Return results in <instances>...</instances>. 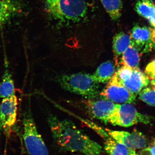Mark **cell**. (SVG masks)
Here are the masks:
<instances>
[{
	"label": "cell",
	"mask_w": 155,
	"mask_h": 155,
	"mask_svg": "<svg viewBox=\"0 0 155 155\" xmlns=\"http://www.w3.org/2000/svg\"><path fill=\"white\" fill-rule=\"evenodd\" d=\"M150 81V79L147 75L137 68L133 69L132 74L129 78L116 83L121 84L137 95L148 85Z\"/></svg>",
	"instance_id": "8fae6325"
},
{
	"label": "cell",
	"mask_w": 155,
	"mask_h": 155,
	"mask_svg": "<svg viewBox=\"0 0 155 155\" xmlns=\"http://www.w3.org/2000/svg\"><path fill=\"white\" fill-rule=\"evenodd\" d=\"M102 99L107 100L116 104H133L136 100V96L124 86L110 81L105 87L100 91Z\"/></svg>",
	"instance_id": "52a82bcc"
},
{
	"label": "cell",
	"mask_w": 155,
	"mask_h": 155,
	"mask_svg": "<svg viewBox=\"0 0 155 155\" xmlns=\"http://www.w3.org/2000/svg\"><path fill=\"white\" fill-rule=\"evenodd\" d=\"M145 74L150 79L155 78V59L148 64L146 68Z\"/></svg>",
	"instance_id": "7402d4cb"
},
{
	"label": "cell",
	"mask_w": 155,
	"mask_h": 155,
	"mask_svg": "<svg viewBox=\"0 0 155 155\" xmlns=\"http://www.w3.org/2000/svg\"><path fill=\"white\" fill-rule=\"evenodd\" d=\"M139 99L150 106L155 107V89L151 86L143 89L139 93Z\"/></svg>",
	"instance_id": "ffe728a7"
},
{
	"label": "cell",
	"mask_w": 155,
	"mask_h": 155,
	"mask_svg": "<svg viewBox=\"0 0 155 155\" xmlns=\"http://www.w3.org/2000/svg\"><path fill=\"white\" fill-rule=\"evenodd\" d=\"M24 8L19 0H0V27L10 23L24 14Z\"/></svg>",
	"instance_id": "30bf717a"
},
{
	"label": "cell",
	"mask_w": 155,
	"mask_h": 155,
	"mask_svg": "<svg viewBox=\"0 0 155 155\" xmlns=\"http://www.w3.org/2000/svg\"><path fill=\"white\" fill-rule=\"evenodd\" d=\"M154 144L155 145V141H154Z\"/></svg>",
	"instance_id": "484cf974"
},
{
	"label": "cell",
	"mask_w": 155,
	"mask_h": 155,
	"mask_svg": "<svg viewBox=\"0 0 155 155\" xmlns=\"http://www.w3.org/2000/svg\"><path fill=\"white\" fill-rule=\"evenodd\" d=\"M140 16L149 20L155 11V4L152 0H138L134 7Z\"/></svg>",
	"instance_id": "d6986e66"
},
{
	"label": "cell",
	"mask_w": 155,
	"mask_h": 155,
	"mask_svg": "<svg viewBox=\"0 0 155 155\" xmlns=\"http://www.w3.org/2000/svg\"><path fill=\"white\" fill-rule=\"evenodd\" d=\"M155 50V28H152L150 38L145 45L143 53H148Z\"/></svg>",
	"instance_id": "44dd1931"
},
{
	"label": "cell",
	"mask_w": 155,
	"mask_h": 155,
	"mask_svg": "<svg viewBox=\"0 0 155 155\" xmlns=\"http://www.w3.org/2000/svg\"><path fill=\"white\" fill-rule=\"evenodd\" d=\"M109 17L117 21L122 15L123 4L122 0H100Z\"/></svg>",
	"instance_id": "ac0fdd59"
},
{
	"label": "cell",
	"mask_w": 155,
	"mask_h": 155,
	"mask_svg": "<svg viewBox=\"0 0 155 155\" xmlns=\"http://www.w3.org/2000/svg\"><path fill=\"white\" fill-rule=\"evenodd\" d=\"M22 138L30 155H49L47 147L39 133L30 112L24 114L22 120Z\"/></svg>",
	"instance_id": "277c9868"
},
{
	"label": "cell",
	"mask_w": 155,
	"mask_h": 155,
	"mask_svg": "<svg viewBox=\"0 0 155 155\" xmlns=\"http://www.w3.org/2000/svg\"><path fill=\"white\" fill-rule=\"evenodd\" d=\"M139 51L138 49L133 45H130L121 56L122 66L133 69L138 68L140 60Z\"/></svg>",
	"instance_id": "2e32d148"
},
{
	"label": "cell",
	"mask_w": 155,
	"mask_h": 155,
	"mask_svg": "<svg viewBox=\"0 0 155 155\" xmlns=\"http://www.w3.org/2000/svg\"><path fill=\"white\" fill-rule=\"evenodd\" d=\"M48 123L53 138L58 144L67 150L83 155H101L102 147L67 119L60 120L51 115Z\"/></svg>",
	"instance_id": "6da1fadb"
},
{
	"label": "cell",
	"mask_w": 155,
	"mask_h": 155,
	"mask_svg": "<svg viewBox=\"0 0 155 155\" xmlns=\"http://www.w3.org/2000/svg\"><path fill=\"white\" fill-rule=\"evenodd\" d=\"M151 155H155V145L153 144L152 147H148Z\"/></svg>",
	"instance_id": "cb8c5ba5"
},
{
	"label": "cell",
	"mask_w": 155,
	"mask_h": 155,
	"mask_svg": "<svg viewBox=\"0 0 155 155\" xmlns=\"http://www.w3.org/2000/svg\"><path fill=\"white\" fill-rule=\"evenodd\" d=\"M116 72L115 67L110 61L103 63L97 68L92 76L98 83H107Z\"/></svg>",
	"instance_id": "5bb4252c"
},
{
	"label": "cell",
	"mask_w": 155,
	"mask_h": 155,
	"mask_svg": "<svg viewBox=\"0 0 155 155\" xmlns=\"http://www.w3.org/2000/svg\"><path fill=\"white\" fill-rule=\"evenodd\" d=\"M151 116L143 115L137 110L131 104H116V109L109 119V123L123 127H129L138 123L150 124Z\"/></svg>",
	"instance_id": "5b68a950"
},
{
	"label": "cell",
	"mask_w": 155,
	"mask_h": 155,
	"mask_svg": "<svg viewBox=\"0 0 155 155\" xmlns=\"http://www.w3.org/2000/svg\"><path fill=\"white\" fill-rule=\"evenodd\" d=\"M149 21L151 25H152L153 27L155 28V11L154 14H153L152 16L149 19Z\"/></svg>",
	"instance_id": "603a6c76"
},
{
	"label": "cell",
	"mask_w": 155,
	"mask_h": 155,
	"mask_svg": "<svg viewBox=\"0 0 155 155\" xmlns=\"http://www.w3.org/2000/svg\"><path fill=\"white\" fill-rule=\"evenodd\" d=\"M150 84L152 87L155 89V79H152L151 81H150Z\"/></svg>",
	"instance_id": "d4e9b609"
},
{
	"label": "cell",
	"mask_w": 155,
	"mask_h": 155,
	"mask_svg": "<svg viewBox=\"0 0 155 155\" xmlns=\"http://www.w3.org/2000/svg\"><path fill=\"white\" fill-rule=\"evenodd\" d=\"M151 30V28L137 24L133 26L130 36L132 45L139 51H141L150 40Z\"/></svg>",
	"instance_id": "7c38bea8"
},
{
	"label": "cell",
	"mask_w": 155,
	"mask_h": 155,
	"mask_svg": "<svg viewBox=\"0 0 155 155\" xmlns=\"http://www.w3.org/2000/svg\"><path fill=\"white\" fill-rule=\"evenodd\" d=\"M57 79L58 83L65 90L90 99L100 94L99 83L95 81L91 74L79 72L62 75Z\"/></svg>",
	"instance_id": "3957f363"
},
{
	"label": "cell",
	"mask_w": 155,
	"mask_h": 155,
	"mask_svg": "<svg viewBox=\"0 0 155 155\" xmlns=\"http://www.w3.org/2000/svg\"><path fill=\"white\" fill-rule=\"evenodd\" d=\"M132 45L130 35L124 32L116 34L113 40V50L114 55L116 58H119Z\"/></svg>",
	"instance_id": "9a60e30c"
},
{
	"label": "cell",
	"mask_w": 155,
	"mask_h": 155,
	"mask_svg": "<svg viewBox=\"0 0 155 155\" xmlns=\"http://www.w3.org/2000/svg\"><path fill=\"white\" fill-rule=\"evenodd\" d=\"M86 107L89 114L94 118L105 124L109 123L110 117L116 109V104L107 100H90L86 101Z\"/></svg>",
	"instance_id": "9c48e42d"
},
{
	"label": "cell",
	"mask_w": 155,
	"mask_h": 155,
	"mask_svg": "<svg viewBox=\"0 0 155 155\" xmlns=\"http://www.w3.org/2000/svg\"><path fill=\"white\" fill-rule=\"evenodd\" d=\"M18 99L16 94L3 98L0 103V131L9 137L17 124Z\"/></svg>",
	"instance_id": "8992f818"
},
{
	"label": "cell",
	"mask_w": 155,
	"mask_h": 155,
	"mask_svg": "<svg viewBox=\"0 0 155 155\" xmlns=\"http://www.w3.org/2000/svg\"><path fill=\"white\" fill-rule=\"evenodd\" d=\"M15 94V84L11 72L7 67L0 83V97H9Z\"/></svg>",
	"instance_id": "e0dca14e"
},
{
	"label": "cell",
	"mask_w": 155,
	"mask_h": 155,
	"mask_svg": "<svg viewBox=\"0 0 155 155\" xmlns=\"http://www.w3.org/2000/svg\"><path fill=\"white\" fill-rule=\"evenodd\" d=\"M49 19L56 28H69L86 21L90 0H42Z\"/></svg>",
	"instance_id": "7a4b0ae2"
},
{
	"label": "cell",
	"mask_w": 155,
	"mask_h": 155,
	"mask_svg": "<svg viewBox=\"0 0 155 155\" xmlns=\"http://www.w3.org/2000/svg\"><path fill=\"white\" fill-rule=\"evenodd\" d=\"M106 131L111 138L130 149H139L147 147V140L145 136L138 131H134L130 133L108 129H106Z\"/></svg>",
	"instance_id": "ba28073f"
},
{
	"label": "cell",
	"mask_w": 155,
	"mask_h": 155,
	"mask_svg": "<svg viewBox=\"0 0 155 155\" xmlns=\"http://www.w3.org/2000/svg\"><path fill=\"white\" fill-rule=\"evenodd\" d=\"M104 138L105 140L104 150L109 155H138L134 150L128 148L111 138L109 135Z\"/></svg>",
	"instance_id": "4fadbf2b"
}]
</instances>
